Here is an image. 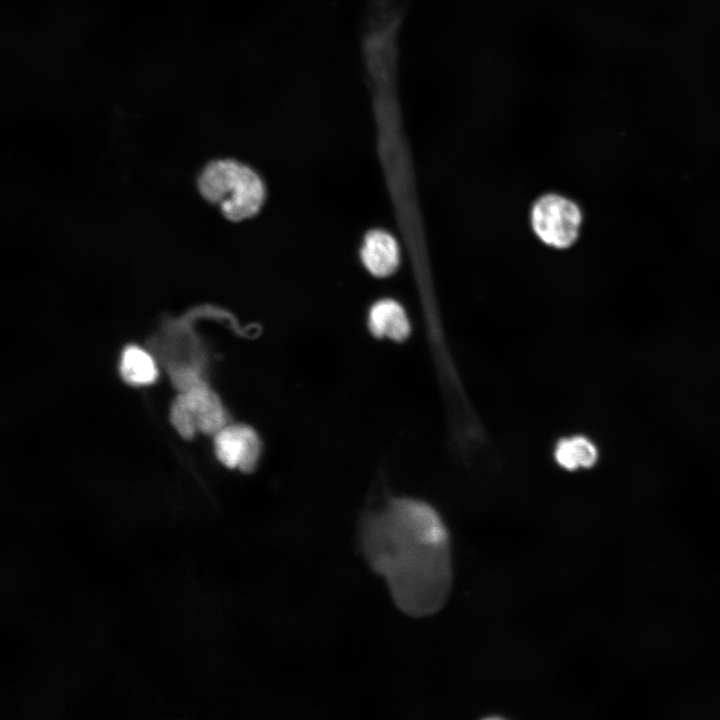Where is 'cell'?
<instances>
[{
    "label": "cell",
    "mask_w": 720,
    "mask_h": 720,
    "mask_svg": "<svg viewBox=\"0 0 720 720\" xmlns=\"http://www.w3.org/2000/svg\"><path fill=\"white\" fill-rule=\"evenodd\" d=\"M582 215L579 207L560 195L541 197L533 206L531 223L536 235L547 245L566 248L577 238Z\"/></svg>",
    "instance_id": "cell-3"
},
{
    "label": "cell",
    "mask_w": 720,
    "mask_h": 720,
    "mask_svg": "<svg viewBox=\"0 0 720 720\" xmlns=\"http://www.w3.org/2000/svg\"><path fill=\"white\" fill-rule=\"evenodd\" d=\"M171 421L183 438L190 439L197 431L192 413L181 394L176 397L172 404Z\"/></svg>",
    "instance_id": "cell-10"
},
{
    "label": "cell",
    "mask_w": 720,
    "mask_h": 720,
    "mask_svg": "<svg viewBox=\"0 0 720 720\" xmlns=\"http://www.w3.org/2000/svg\"><path fill=\"white\" fill-rule=\"evenodd\" d=\"M120 372L123 379L133 385L150 384L158 374L152 357L136 346H129L123 351Z\"/></svg>",
    "instance_id": "cell-9"
},
{
    "label": "cell",
    "mask_w": 720,
    "mask_h": 720,
    "mask_svg": "<svg viewBox=\"0 0 720 720\" xmlns=\"http://www.w3.org/2000/svg\"><path fill=\"white\" fill-rule=\"evenodd\" d=\"M172 378L181 393L203 382L199 374L192 368H178L173 372Z\"/></svg>",
    "instance_id": "cell-11"
},
{
    "label": "cell",
    "mask_w": 720,
    "mask_h": 720,
    "mask_svg": "<svg viewBox=\"0 0 720 720\" xmlns=\"http://www.w3.org/2000/svg\"><path fill=\"white\" fill-rule=\"evenodd\" d=\"M369 329L377 337L403 341L410 332V324L403 307L394 300L375 303L369 312Z\"/></svg>",
    "instance_id": "cell-7"
},
{
    "label": "cell",
    "mask_w": 720,
    "mask_h": 720,
    "mask_svg": "<svg viewBox=\"0 0 720 720\" xmlns=\"http://www.w3.org/2000/svg\"><path fill=\"white\" fill-rule=\"evenodd\" d=\"M557 463L567 469L590 468L598 460V450L592 441L582 436L561 440L555 449Z\"/></svg>",
    "instance_id": "cell-8"
},
{
    "label": "cell",
    "mask_w": 720,
    "mask_h": 720,
    "mask_svg": "<svg viewBox=\"0 0 720 720\" xmlns=\"http://www.w3.org/2000/svg\"><path fill=\"white\" fill-rule=\"evenodd\" d=\"M214 435L215 453L222 464L243 472H250L255 468L261 453V442L251 427L244 424H226Z\"/></svg>",
    "instance_id": "cell-4"
},
{
    "label": "cell",
    "mask_w": 720,
    "mask_h": 720,
    "mask_svg": "<svg viewBox=\"0 0 720 720\" xmlns=\"http://www.w3.org/2000/svg\"><path fill=\"white\" fill-rule=\"evenodd\" d=\"M180 394L192 413L197 430L215 434L226 425V415L220 399L204 382Z\"/></svg>",
    "instance_id": "cell-5"
},
{
    "label": "cell",
    "mask_w": 720,
    "mask_h": 720,
    "mask_svg": "<svg viewBox=\"0 0 720 720\" xmlns=\"http://www.w3.org/2000/svg\"><path fill=\"white\" fill-rule=\"evenodd\" d=\"M361 257L366 268L375 276L392 274L399 264V247L392 235L384 231L370 232L364 241Z\"/></svg>",
    "instance_id": "cell-6"
},
{
    "label": "cell",
    "mask_w": 720,
    "mask_h": 720,
    "mask_svg": "<svg viewBox=\"0 0 720 720\" xmlns=\"http://www.w3.org/2000/svg\"><path fill=\"white\" fill-rule=\"evenodd\" d=\"M358 540L368 566L404 614L431 616L445 605L453 580L451 540L431 505L391 498L362 518Z\"/></svg>",
    "instance_id": "cell-1"
},
{
    "label": "cell",
    "mask_w": 720,
    "mask_h": 720,
    "mask_svg": "<svg viewBox=\"0 0 720 720\" xmlns=\"http://www.w3.org/2000/svg\"><path fill=\"white\" fill-rule=\"evenodd\" d=\"M198 187L206 200L219 204L224 216L234 221L254 215L264 199L257 174L232 160L208 164L199 176Z\"/></svg>",
    "instance_id": "cell-2"
}]
</instances>
